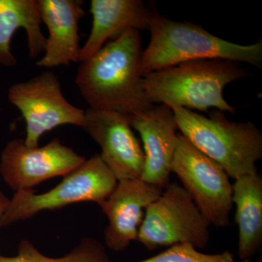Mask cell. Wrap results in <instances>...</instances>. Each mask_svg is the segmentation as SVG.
<instances>
[{"label":"cell","mask_w":262,"mask_h":262,"mask_svg":"<svg viewBox=\"0 0 262 262\" xmlns=\"http://www.w3.org/2000/svg\"><path fill=\"white\" fill-rule=\"evenodd\" d=\"M142 52L140 31L128 29L80 62L75 82L89 108L130 120L154 106L141 86Z\"/></svg>","instance_id":"cell-1"},{"label":"cell","mask_w":262,"mask_h":262,"mask_svg":"<svg viewBox=\"0 0 262 262\" xmlns=\"http://www.w3.org/2000/svg\"><path fill=\"white\" fill-rule=\"evenodd\" d=\"M250 72L237 62L199 60L151 72L143 76L141 86L151 104L206 112L215 108L234 114L236 108L223 96L225 86L244 78Z\"/></svg>","instance_id":"cell-2"},{"label":"cell","mask_w":262,"mask_h":262,"mask_svg":"<svg viewBox=\"0 0 262 262\" xmlns=\"http://www.w3.org/2000/svg\"><path fill=\"white\" fill-rule=\"evenodd\" d=\"M151 39L142 52L144 76L181 63L199 60L245 62L261 68L262 42L242 46L215 37L201 26L169 20L156 13L149 29Z\"/></svg>","instance_id":"cell-3"},{"label":"cell","mask_w":262,"mask_h":262,"mask_svg":"<svg viewBox=\"0 0 262 262\" xmlns=\"http://www.w3.org/2000/svg\"><path fill=\"white\" fill-rule=\"evenodd\" d=\"M179 130L201 152L218 163L232 179L257 171L262 134L251 122L229 121L223 112L209 117L185 108H172Z\"/></svg>","instance_id":"cell-4"},{"label":"cell","mask_w":262,"mask_h":262,"mask_svg":"<svg viewBox=\"0 0 262 262\" xmlns=\"http://www.w3.org/2000/svg\"><path fill=\"white\" fill-rule=\"evenodd\" d=\"M117 179L100 155H94L63 177L58 185L42 194L18 191L10 200L2 218L1 227L29 220L39 212L60 209L83 202L99 203L117 187Z\"/></svg>","instance_id":"cell-5"},{"label":"cell","mask_w":262,"mask_h":262,"mask_svg":"<svg viewBox=\"0 0 262 262\" xmlns=\"http://www.w3.org/2000/svg\"><path fill=\"white\" fill-rule=\"evenodd\" d=\"M159 198L146 208L137 241L148 250L189 244L203 249L210 241V225L189 193L169 183Z\"/></svg>","instance_id":"cell-6"},{"label":"cell","mask_w":262,"mask_h":262,"mask_svg":"<svg viewBox=\"0 0 262 262\" xmlns=\"http://www.w3.org/2000/svg\"><path fill=\"white\" fill-rule=\"evenodd\" d=\"M170 172L178 177L210 225L226 227L229 225L233 192L229 176L181 134Z\"/></svg>","instance_id":"cell-7"},{"label":"cell","mask_w":262,"mask_h":262,"mask_svg":"<svg viewBox=\"0 0 262 262\" xmlns=\"http://www.w3.org/2000/svg\"><path fill=\"white\" fill-rule=\"evenodd\" d=\"M10 102L21 113L27 125L26 145L37 147L46 133L65 125L83 126L84 111L69 102L58 77L45 71L8 90Z\"/></svg>","instance_id":"cell-8"},{"label":"cell","mask_w":262,"mask_h":262,"mask_svg":"<svg viewBox=\"0 0 262 262\" xmlns=\"http://www.w3.org/2000/svg\"><path fill=\"white\" fill-rule=\"evenodd\" d=\"M85 161L84 157L55 139L46 145L30 148L24 139L8 143L2 151L0 173L15 191L32 190L45 181L64 177Z\"/></svg>","instance_id":"cell-9"},{"label":"cell","mask_w":262,"mask_h":262,"mask_svg":"<svg viewBox=\"0 0 262 262\" xmlns=\"http://www.w3.org/2000/svg\"><path fill=\"white\" fill-rule=\"evenodd\" d=\"M82 128L98 143L100 156L117 181L141 179L144 151L126 117L89 108L84 111Z\"/></svg>","instance_id":"cell-10"},{"label":"cell","mask_w":262,"mask_h":262,"mask_svg":"<svg viewBox=\"0 0 262 262\" xmlns=\"http://www.w3.org/2000/svg\"><path fill=\"white\" fill-rule=\"evenodd\" d=\"M162 192L161 188L141 179H125L118 181L110 195L98 203L108 219L104 241L110 250L125 251L137 241L146 208Z\"/></svg>","instance_id":"cell-11"},{"label":"cell","mask_w":262,"mask_h":262,"mask_svg":"<svg viewBox=\"0 0 262 262\" xmlns=\"http://www.w3.org/2000/svg\"><path fill=\"white\" fill-rule=\"evenodd\" d=\"M129 122L143 141L144 165L141 179L163 189L170 183L178 142L179 127L173 111L165 105L153 106Z\"/></svg>","instance_id":"cell-12"},{"label":"cell","mask_w":262,"mask_h":262,"mask_svg":"<svg viewBox=\"0 0 262 262\" xmlns=\"http://www.w3.org/2000/svg\"><path fill=\"white\" fill-rule=\"evenodd\" d=\"M41 20L47 27L45 54L36 63L53 68L80 61L79 22L85 13L80 0H38Z\"/></svg>","instance_id":"cell-13"},{"label":"cell","mask_w":262,"mask_h":262,"mask_svg":"<svg viewBox=\"0 0 262 262\" xmlns=\"http://www.w3.org/2000/svg\"><path fill=\"white\" fill-rule=\"evenodd\" d=\"M93 26L87 41L81 48L80 61L88 59L128 29H149L156 12L141 0H92Z\"/></svg>","instance_id":"cell-14"},{"label":"cell","mask_w":262,"mask_h":262,"mask_svg":"<svg viewBox=\"0 0 262 262\" xmlns=\"http://www.w3.org/2000/svg\"><path fill=\"white\" fill-rule=\"evenodd\" d=\"M41 23L38 0H0V65H16L17 59L10 44L18 29H24L27 32L31 58L44 51L46 38L41 30Z\"/></svg>","instance_id":"cell-15"},{"label":"cell","mask_w":262,"mask_h":262,"mask_svg":"<svg viewBox=\"0 0 262 262\" xmlns=\"http://www.w3.org/2000/svg\"><path fill=\"white\" fill-rule=\"evenodd\" d=\"M232 203L238 226V257L249 259L262 244V177L257 171L236 179Z\"/></svg>","instance_id":"cell-16"},{"label":"cell","mask_w":262,"mask_h":262,"mask_svg":"<svg viewBox=\"0 0 262 262\" xmlns=\"http://www.w3.org/2000/svg\"><path fill=\"white\" fill-rule=\"evenodd\" d=\"M0 262H113L104 246L96 239L85 237L63 257L51 258L42 254L28 239L20 241L14 256L0 255Z\"/></svg>","instance_id":"cell-17"},{"label":"cell","mask_w":262,"mask_h":262,"mask_svg":"<svg viewBox=\"0 0 262 262\" xmlns=\"http://www.w3.org/2000/svg\"><path fill=\"white\" fill-rule=\"evenodd\" d=\"M136 262H251L249 259H234L233 253L224 251L215 254L202 253L189 244L171 246L159 254Z\"/></svg>","instance_id":"cell-18"},{"label":"cell","mask_w":262,"mask_h":262,"mask_svg":"<svg viewBox=\"0 0 262 262\" xmlns=\"http://www.w3.org/2000/svg\"><path fill=\"white\" fill-rule=\"evenodd\" d=\"M10 199H8L3 192H0V223H1L2 218L4 214L7 207L9 204ZM1 227V226H0Z\"/></svg>","instance_id":"cell-19"}]
</instances>
